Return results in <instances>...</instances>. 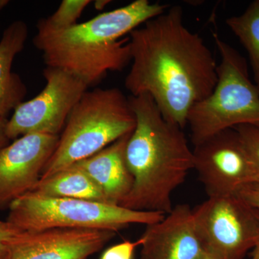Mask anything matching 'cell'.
I'll use <instances>...</instances> for the list:
<instances>
[{
	"mask_svg": "<svg viewBox=\"0 0 259 259\" xmlns=\"http://www.w3.org/2000/svg\"><path fill=\"white\" fill-rule=\"evenodd\" d=\"M91 3L90 0H64L54 14L38 20L37 30L59 31L74 26Z\"/></svg>",
	"mask_w": 259,
	"mask_h": 259,
	"instance_id": "obj_17",
	"label": "cell"
},
{
	"mask_svg": "<svg viewBox=\"0 0 259 259\" xmlns=\"http://www.w3.org/2000/svg\"><path fill=\"white\" fill-rule=\"evenodd\" d=\"M110 1L108 0H98L95 2V8L97 10H103L107 5L110 4Z\"/></svg>",
	"mask_w": 259,
	"mask_h": 259,
	"instance_id": "obj_23",
	"label": "cell"
},
{
	"mask_svg": "<svg viewBox=\"0 0 259 259\" xmlns=\"http://www.w3.org/2000/svg\"><path fill=\"white\" fill-rule=\"evenodd\" d=\"M221 56L218 81L207 98L194 104L187 115L194 146L225 130L259 124V88L252 82L245 58L213 34Z\"/></svg>",
	"mask_w": 259,
	"mask_h": 259,
	"instance_id": "obj_5",
	"label": "cell"
},
{
	"mask_svg": "<svg viewBox=\"0 0 259 259\" xmlns=\"http://www.w3.org/2000/svg\"><path fill=\"white\" fill-rule=\"evenodd\" d=\"M141 259H202L207 254L193 209L177 204L159 222L146 226L139 238Z\"/></svg>",
	"mask_w": 259,
	"mask_h": 259,
	"instance_id": "obj_12",
	"label": "cell"
},
{
	"mask_svg": "<svg viewBox=\"0 0 259 259\" xmlns=\"http://www.w3.org/2000/svg\"><path fill=\"white\" fill-rule=\"evenodd\" d=\"M8 209L7 221L22 231L75 228L116 232L131 224H154L166 215L93 201L44 197L31 192L15 199Z\"/></svg>",
	"mask_w": 259,
	"mask_h": 259,
	"instance_id": "obj_6",
	"label": "cell"
},
{
	"mask_svg": "<svg viewBox=\"0 0 259 259\" xmlns=\"http://www.w3.org/2000/svg\"><path fill=\"white\" fill-rule=\"evenodd\" d=\"M59 136L30 134L0 149V209L32 190L52 156Z\"/></svg>",
	"mask_w": 259,
	"mask_h": 259,
	"instance_id": "obj_10",
	"label": "cell"
},
{
	"mask_svg": "<svg viewBox=\"0 0 259 259\" xmlns=\"http://www.w3.org/2000/svg\"><path fill=\"white\" fill-rule=\"evenodd\" d=\"M28 36V26L23 20H15L7 27L0 40V119H8L27 95L20 76L13 72L15 58L23 50Z\"/></svg>",
	"mask_w": 259,
	"mask_h": 259,
	"instance_id": "obj_14",
	"label": "cell"
},
{
	"mask_svg": "<svg viewBox=\"0 0 259 259\" xmlns=\"http://www.w3.org/2000/svg\"><path fill=\"white\" fill-rule=\"evenodd\" d=\"M30 192L44 197L82 199L109 204L97 184L84 172L71 166L47 178L40 179Z\"/></svg>",
	"mask_w": 259,
	"mask_h": 259,
	"instance_id": "obj_15",
	"label": "cell"
},
{
	"mask_svg": "<svg viewBox=\"0 0 259 259\" xmlns=\"http://www.w3.org/2000/svg\"><path fill=\"white\" fill-rule=\"evenodd\" d=\"M8 3H9V1H8V0H0V11H1L6 5H8Z\"/></svg>",
	"mask_w": 259,
	"mask_h": 259,
	"instance_id": "obj_25",
	"label": "cell"
},
{
	"mask_svg": "<svg viewBox=\"0 0 259 259\" xmlns=\"http://www.w3.org/2000/svg\"><path fill=\"white\" fill-rule=\"evenodd\" d=\"M136 117L125 158L134 185L120 206L166 214L173 209L171 194L193 169V152L183 129L162 115L149 95L128 97Z\"/></svg>",
	"mask_w": 259,
	"mask_h": 259,
	"instance_id": "obj_2",
	"label": "cell"
},
{
	"mask_svg": "<svg viewBox=\"0 0 259 259\" xmlns=\"http://www.w3.org/2000/svg\"><path fill=\"white\" fill-rule=\"evenodd\" d=\"M193 169L208 197L238 194L246 186L259 183V175L235 128L214 134L193 151Z\"/></svg>",
	"mask_w": 259,
	"mask_h": 259,
	"instance_id": "obj_9",
	"label": "cell"
},
{
	"mask_svg": "<svg viewBox=\"0 0 259 259\" xmlns=\"http://www.w3.org/2000/svg\"><path fill=\"white\" fill-rule=\"evenodd\" d=\"M168 5L136 0L59 31L37 30L33 45L44 63L95 87L110 71H121L131 61L129 37L140 25L164 13Z\"/></svg>",
	"mask_w": 259,
	"mask_h": 259,
	"instance_id": "obj_3",
	"label": "cell"
},
{
	"mask_svg": "<svg viewBox=\"0 0 259 259\" xmlns=\"http://www.w3.org/2000/svg\"><path fill=\"white\" fill-rule=\"evenodd\" d=\"M238 194L250 204L259 208V183L246 186Z\"/></svg>",
	"mask_w": 259,
	"mask_h": 259,
	"instance_id": "obj_21",
	"label": "cell"
},
{
	"mask_svg": "<svg viewBox=\"0 0 259 259\" xmlns=\"http://www.w3.org/2000/svg\"><path fill=\"white\" fill-rule=\"evenodd\" d=\"M234 128L240 135L259 175V124H245Z\"/></svg>",
	"mask_w": 259,
	"mask_h": 259,
	"instance_id": "obj_18",
	"label": "cell"
},
{
	"mask_svg": "<svg viewBox=\"0 0 259 259\" xmlns=\"http://www.w3.org/2000/svg\"><path fill=\"white\" fill-rule=\"evenodd\" d=\"M105 230L20 231L8 241V259H89L115 236Z\"/></svg>",
	"mask_w": 259,
	"mask_h": 259,
	"instance_id": "obj_11",
	"label": "cell"
},
{
	"mask_svg": "<svg viewBox=\"0 0 259 259\" xmlns=\"http://www.w3.org/2000/svg\"><path fill=\"white\" fill-rule=\"evenodd\" d=\"M131 134L122 136L96 154L71 165L87 174L112 205H120L134 185V177L125 158L126 145Z\"/></svg>",
	"mask_w": 259,
	"mask_h": 259,
	"instance_id": "obj_13",
	"label": "cell"
},
{
	"mask_svg": "<svg viewBox=\"0 0 259 259\" xmlns=\"http://www.w3.org/2000/svg\"><path fill=\"white\" fill-rule=\"evenodd\" d=\"M8 119H0V149L8 146L10 139L6 134V125Z\"/></svg>",
	"mask_w": 259,
	"mask_h": 259,
	"instance_id": "obj_22",
	"label": "cell"
},
{
	"mask_svg": "<svg viewBox=\"0 0 259 259\" xmlns=\"http://www.w3.org/2000/svg\"><path fill=\"white\" fill-rule=\"evenodd\" d=\"M250 259H259V240L254 248H253Z\"/></svg>",
	"mask_w": 259,
	"mask_h": 259,
	"instance_id": "obj_24",
	"label": "cell"
},
{
	"mask_svg": "<svg viewBox=\"0 0 259 259\" xmlns=\"http://www.w3.org/2000/svg\"><path fill=\"white\" fill-rule=\"evenodd\" d=\"M20 230L15 228L8 221L0 220V259H8L9 256V246L8 241Z\"/></svg>",
	"mask_w": 259,
	"mask_h": 259,
	"instance_id": "obj_20",
	"label": "cell"
},
{
	"mask_svg": "<svg viewBox=\"0 0 259 259\" xmlns=\"http://www.w3.org/2000/svg\"><path fill=\"white\" fill-rule=\"evenodd\" d=\"M130 32L132 66L125 79L131 96L149 95L166 120L184 129L194 104L217 83V64L198 34L174 6Z\"/></svg>",
	"mask_w": 259,
	"mask_h": 259,
	"instance_id": "obj_1",
	"label": "cell"
},
{
	"mask_svg": "<svg viewBox=\"0 0 259 259\" xmlns=\"http://www.w3.org/2000/svg\"><path fill=\"white\" fill-rule=\"evenodd\" d=\"M226 23L248 52L259 88V0L252 2L243 14L227 19Z\"/></svg>",
	"mask_w": 259,
	"mask_h": 259,
	"instance_id": "obj_16",
	"label": "cell"
},
{
	"mask_svg": "<svg viewBox=\"0 0 259 259\" xmlns=\"http://www.w3.org/2000/svg\"><path fill=\"white\" fill-rule=\"evenodd\" d=\"M136 123L128 97L118 88L88 90L70 113L40 179L100 152L132 133Z\"/></svg>",
	"mask_w": 259,
	"mask_h": 259,
	"instance_id": "obj_4",
	"label": "cell"
},
{
	"mask_svg": "<svg viewBox=\"0 0 259 259\" xmlns=\"http://www.w3.org/2000/svg\"><path fill=\"white\" fill-rule=\"evenodd\" d=\"M42 75L47 83L41 93L22 102L8 120L6 134L10 140L30 134L59 136L89 89L79 78L58 68L47 66Z\"/></svg>",
	"mask_w": 259,
	"mask_h": 259,
	"instance_id": "obj_8",
	"label": "cell"
},
{
	"mask_svg": "<svg viewBox=\"0 0 259 259\" xmlns=\"http://www.w3.org/2000/svg\"><path fill=\"white\" fill-rule=\"evenodd\" d=\"M193 214L206 251L218 258L243 259L258 243L259 208L239 194L208 197Z\"/></svg>",
	"mask_w": 259,
	"mask_h": 259,
	"instance_id": "obj_7",
	"label": "cell"
},
{
	"mask_svg": "<svg viewBox=\"0 0 259 259\" xmlns=\"http://www.w3.org/2000/svg\"><path fill=\"white\" fill-rule=\"evenodd\" d=\"M202 259H221L220 258H218V257L215 256V255L210 254V253H207V254L204 255L203 258Z\"/></svg>",
	"mask_w": 259,
	"mask_h": 259,
	"instance_id": "obj_26",
	"label": "cell"
},
{
	"mask_svg": "<svg viewBox=\"0 0 259 259\" xmlns=\"http://www.w3.org/2000/svg\"><path fill=\"white\" fill-rule=\"evenodd\" d=\"M140 239L136 241H125L107 248L100 259H133L135 250L141 246Z\"/></svg>",
	"mask_w": 259,
	"mask_h": 259,
	"instance_id": "obj_19",
	"label": "cell"
}]
</instances>
